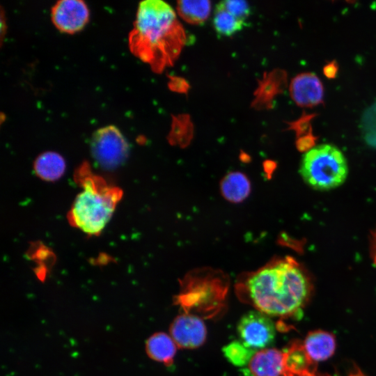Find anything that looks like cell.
<instances>
[{"instance_id":"6da1fadb","label":"cell","mask_w":376,"mask_h":376,"mask_svg":"<svg viewBox=\"0 0 376 376\" xmlns=\"http://www.w3.org/2000/svg\"><path fill=\"white\" fill-rule=\"evenodd\" d=\"M240 298L267 315L286 317L304 306L311 291L305 269L294 258L274 259L237 283Z\"/></svg>"},{"instance_id":"7a4b0ae2","label":"cell","mask_w":376,"mask_h":376,"mask_svg":"<svg viewBox=\"0 0 376 376\" xmlns=\"http://www.w3.org/2000/svg\"><path fill=\"white\" fill-rule=\"evenodd\" d=\"M132 53L156 72L171 65L185 40V31L173 9L160 0L140 2L129 35Z\"/></svg>"},{"instance_id":"3957f363","label":"cell","mask_w":376,"mask_h":376,"mask_svg":"<svg viewBox=\"0 0 376 376\" xmlns=\"http://www.w3.org/2000/svg\"><path fill=\"white\" fill-rule=\"evenodd\" d=\"M79 178L83 190L77 196L69 214L73 226L88 235H97L110 220L122 192L100 177L84 173Z\"/></svg>"},{"instance_id":"277c9868","label":"cell","mask_w":376,"mask_h":376,"mask_svg":"<svg viewBox=\"0 0 376 376\" xmlns=\"http://www.w3.org/2000/svg\"><path fill=\"white\" fill-rule=\"evenodd\" d=\"M299 173L304 182L316 190H330L341 185L348 174L347 159L336 146L321 144L306 152Z\"/></svg>"},{"instance_id":"5b68a950","label":"cell","mask_w":376,"mask_h":376,"mask_svg":"<svg viewBox=\"0 0 376 376\" xmlns=\"http://www.w3.org/2000/svg\"><path fill=\"white\" fill-rule=\"evenodd\" d=\"M93 157L104 169H113L127 159L128 143L120 131L113 125L97 130L91 140Z\"/></svg>"},{"instance_id":"8992f818","label":"cell","mask_w":376,"mask_h":376,"mask_svg":"<svg viewBox=\"0 0 376 376\" xmlns=\"http://www.w3.org/2000/svg\"><path fill=\"white\" fill-rule=\"evenodd\" d=\"M240 342L254 350L265 349L275 338L274 322L267 315L255 310L245 313L237 324Z\"/></svg>"},{"instance_id":"52a82bcc","label":"cell","mask_w":376,"mask_h":376,"mask_svg":"<svg viewBox=\"0 0 376 376\" xmlns=\"http://www.w3.org/2000/svg\"><path fill=\"white\" fill-rule=\"evenodd\" d=\"M54 26L61 32L75 33L88 23L89 10L81 0H61L56 3L51 12Z\"/></svg>"},{"instance_id":"ba28073f","label":"cell","mask_w":376,"mask_h":376,"mask_svg":"<svg viewBox=\"0 0 376 376\" xmlns=\"http://www.w3.org/2000/svg\"><path fill=\"white\" fill-rule=\"evenodd\" d=\"M170 333L177 346L193 349L204 343L207 331L200 318L187 313L174 319L170 327Z\"/></svg>"},{"instance_id":"9c48e42d","label":"cell","mask_w":376,"mask_h":376,"mask_svg":"<svg viewBox=\"0 0 376 376\" xmlns=\"http://www.w3.org/2000/svg\"><path fill=\"white\" fill-rule=\"evenodd\" d=\"M290 94L297 105L311 108L323 103L324 88L314 73L303 72L292 79Z\"/></svg>"},{"instance_id":"30bf717a","label":"cell","mask_w":376,"mask_h":376,"mask_svg":"<svg viewBox=\"0 0 376 376\" xmlns=\"http://www.w3.org/2000/svg\"><path fill=\"white\" fill-rule=\"evenodd\" d=\"M248 368L252 376H280L284 370V352L274 348L258 350Z\"/></svg>"},{"instance_id":"8fae6325","label":"cell","mask_w":376,"mask_h":376,"mask_svg":"<svg viewBox=\"0 0 376 376\" xmlns=\"http://www.w3.org/2000/svg\"><path fill=\"white\" fill-rule=\"evenodd\" d=\"M316 373V362L312 360L304 345L295 343L284 352V376H306Z\"/></svg>"},{"instance_id":"7c38bea8","label":"cell","mask_w":376,"mask_h":376,"mask_svg":"<svg viewBox=\"0 0 376 376\" xmlns=\"http://www.w3.org/2000/svg\"><path fill=\"white\" fill-rule=\"evenodd\" d=\"M303 345L312 360L318 362L324 361L333 355L336 349V340L331 333L315 330L308 334Z\"/></svg>"},{"instance_id":"4fadbf2b","label":"cell","mask_w":376,"mask_h":376,"mask_svg":"<svg viewBox=\"0 0 376 376\" xmlns=\"http://www.w3.org/2000/svg\"><path fill=\"white\" fill-rule=\"evenodd\" d=\"M176 346L171 336L159 332L154 334L146 340V350L150 358L169 366L173 363Z\"/></svg>"},{"instance_id":"5bb4252c","label":"cell","mask_w":376,"mask_h":376,"mask_svg":"<svg viewBox=\"0 0 376 376\" xmlns=\"http://www.w3.org/2000/svg\"><path fill=\"white\" fill-rule=\"evenodd\" d=\"M221 191L226 199L230 202L239 203L249 194L251 184L247 177L240 172L228 174L221 183Z\"/></svg>"},{"instance_id":"9a60e30c","label":"cell","mask_w":376,"mask_h":376,"mask_svg":"<svg viewBox=\"0 0 376 376\" xmlns=\"http://www.w3.org/2000/svg\"><path fill=\"white\" fill-rule=\"evenodd\" d=\"M34 169L40 178L47 180H55L61 178L64 173L65 163L59 154L46 152L36 159Z\"/></svg>"},{"instance_id":"2e32d148","label":"cell","mask_w":376,"mask_h":376,"mask_svg":"<svg viewBox=\"0 0 376 376\" xmlns=\"http://www.w3.org/2000/svg\"><path fill=\"white\" fill-rule=\"evenodd\" d=\"M177 9L179 15L187 22L202 24L208 18L211 10L210 1H179Z\"/></svg>"},{"instance_id":"e0dca14e","label":"cell","mask_w":376,"mask_h":376,"mask_svg":"<svg viewBox=\"0 0 376 376\" xmlns=\"http://www.w3.org/2000/svg\"><path fill=\"white\" fill-rule=\"evenodd\" d=\"M213 26L218 34L230 36L240 31L244 22L235 17L219 3L214 10Z\"/></svg>"},{"instance_id":"ac0fdd59","label":"cell","mask_w":376,"mask_h":376,"mask_svg":"<svg viewBox=\"0 0 376 376\" xmlns=\"http://www.w3.org/2000/svg\"><path fill=\"white\" fill-rule=\"evenodd\" d=\"M256 351L240 341L231 342L223 348L224 354L228 361L240 367L248 365Z\"/></svg>"},{"instance_id":"d6986e66","label":"cell","mask_w":376,"mask_h":376,"mask_svg":"<svg viewBox=\"0 0 376 376\" xmlns=\"http://www.w3.org/2000/svg\"><path fill=\"white\" fill-rule=\"evenodd\" d=\"M361 125L366 141L376 146V102L364 111Z\"/></svg>"},{"instance_id":"ffe728a7","label":"cell","mask_w":376,"mask_h":376,"mask_svg":"<svg viewBox=\"0 0 376 376\" xmlns=\"http://www.w3.org/2000/svg\"><path fill=\"white\" fill-rule=\"evenodd\" d=\"M228 12L240 20L245 22L251 13V8L246 1L242 0H226L219 2Z\"/></svg>"},{"instance_id":"44dd1931","label":"cell","mask_w":376,"mask_h":376,"mask_svg":"<svg viewBox=\"0 0 376 376\" xmlns=\"http://www.w3.org/2000/svg\"><path fill=\"white\" fill-rule=\"evenodd\" d=\"M317 116V113H306L304 111L301 117L295 121L288 123L289 129L295 131L297 137H301L313 132L311 121Z\"/></svg>"},{"instance_id":"7402d4cb","label":"cell","mask_w":376,"mask_h":376,"mask_svg":"<svg viewBox=\"0 0 376 376\" xmlns=\"http://www.w3.org/2000/svg\"><path fill=\"white\" fill-rule=\"evenodd\" d=\"M317 139L318 137L315 136L311 132L297 140V147L300 151L307 152L315 146Z\"/></svg>"},{"instance_id":"603a6c76","label":"cell","mask_w":376,"mask_h":376,"mask_svg":"<svg viewBox=\"0 0 376 376\" xmlns=\"http://www.w3.org/2000/svg\"><path fill=\"white\" fill-rule=\"evenodd\" d=\"M338 69L336 61L333 60L324 65L323 73L327 78L334 79L338 72Z\"/></svg>"},{"instance_id":"cb8c5ba5","label":"cell","mask_w":376,"mask_h":376,"mask_svg":"<svg viewBox=\"0 0 376 376\" xmlns=\"http://www.w3.org/2000/svg\"><path fill=\"white\" fill-rule=\"evenodd\" d=\"M371 256L374 264L376 265V230L373 233L371 243Z\"/></svg>"},{"instance_id":"d4e9b609","label":"cell","mask_w":376,"mask_h":376,"mask_svg":"<svg viewBox=\"0 0 376 376\" xmlns=\"http://www.w3.org/2000/svg\"><path fill=\"white\" fill-rule=\"evenodd\" d=\"M350 376H365V375L360 371H357V372L350 374Z\"/></svg>"},{"instance_id":"484cf974","label":"cell","mask_w":376,"mask_h":376,"mask_svg":"<svg viewBox=\"0 0 376 376\" xmlns=\"http://www.w3.org/2000/svg\"><path fill=\"white\" fill-rule=\"evenodd\" d=\"M306 376H325V375H318V374H317V373H315L311 374V375H306Z\"/></svg>"}]
</instances>
